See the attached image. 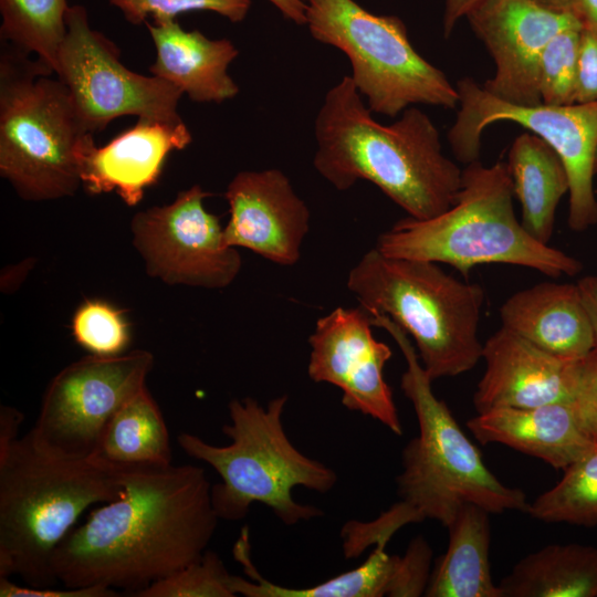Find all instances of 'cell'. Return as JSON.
<instances>
[{"label": "cell", "instance_id": "6da1fadb", "mask_svg": "<svg viewBox=\"0 0 597 597\" xmlns=\"http://www.w3.org/2000/svg\"><path fill=\"white\" fill-rule=\"evenodd\" d=\"M116 471L118 496L91 511L52 555V573L65 587L104 586L135 596L199 558L217 530L202 468Z\"/></svg>", "mask_w": 597, "mask_h": 597}, {"label": "cell", "instance_id": "7a4b0ae2", "mask_svg": "<svg viewBox=\"0 0 597 597\" xmlns=\"http://www.w3.org/2000/svg\"><path fill=\"white\" fill-rule=\"evenodd\" d=\"M314 132V168L339 191L368 180L420 220L442 213L457 200L462 169L443 154L436 125L417 107L383 125L347 75L327 91Z\"/></svg>", "mask_w": 597, "mask_h": 597}, {"label": "cell", "instance_id": "3957f363", "mask_svg": "<svg viewBox=\"0 0 597 597\" xmlns=\"http://www.w3.org/2000/svg\"><path fill=\"white\" fill-rule=\"evenodd\" d=\"M23 415L0 408V576L53 587L51 558L84 511L114 500L116 469L93 459H69L19 438Z\"/></svg>", "mask_w": 597, "mask_h": 597}, {"label": "cell", "instance_id": "277c9868", "mask_svg": "<svg viewBox=\"0 0 597 597\" xmlns=\"http://www.w3.org/2000/svg\"><path fill=\"white\" fill-rule=\"evenodd\" d=\"M371 321L390 334L406 359L400 387L418 420V436L402 449V471L396 478L399 501L392 505L406 524L430 519L447 527L467 504L490 514L525 512L526 494L490 471L446 402L433 394L408 334L386 315L374 313Z\"/></svg>", "mask_w": 597, "mask_h": 597}, {"label": "cell", "instance_id": "5b68a950", "mask_svg": "<svg viewBox=\"0 0 597 597\" xmlns=\"http://www.w3.org/2000/svg\"><path fill=\"white\" fill-rule=\"evenodd\" d=\"M507 164L462 169L455 202L430 219L404 218L381 233L376 249L390 258L444 263L463 275L481 264H512L551 277L573 276L583 264L532 237L516 218Z\"/></svg>", "mask_w": 597, "mask_h": 597}, {"label": "cell", "instance_id": "8992f818", "mask_svg": "<svg viewBox=\"0 0 597 597\" xmlns=\"http://www.w3.org/2000/svg\"><path fill=\"white\" fill-rule=\"evenodd\" d=\"M286 402V395L271 399L265 407L251 397L232 399L228 406L230 422L222 426L230 439L227 446L211 444L189 432L178 434L180 449L209 464L221 478L211 486L220 520H243L253 503L268 506L285 525L324 514L316 506L295 501L292 491L303 486L326 493L335 486L337 474L292 443L283 426Z\"/></svg>", "mask_w": 597, "mask_h": 597}, {"label": "cell", "instance_id": "52a82bcc", "mask_svg": "<svg viewBox=\"0 0 597 597\" xmlns=\"http://www.w3.org/2000/svg\"><path fill=\"white\" fill-rule=\"evenodd\" d=\"M347 287L362 307L388 316L413 338L432 381L467 373L482 359L481 285L438 263L390 258L374 248L350 269Z\"/></svg>", "mask_w": 597, "mask_h": 597}, {"label": "cell", "instance_id": "ba28073f", "mask_svg": "<svg viewBox=\"0 0 597 597\" xmlns=\"http://www.w3.org/2000/svg\"><path fill=\"white\" fill-rule=\"evenodd\" d=\"M39 59L1 41L0 175L25 201L72 197L76 149L88 133L70 92Z\"/></svg>", "mask_w": 597, "mask_h": 597}, {"label": "cell", "instance_id": "9c48e42d", "mask_svg": "<svg viewBox=\"0 0 597 597\" xmlns=\"http://www.w3.org/2000/svg\"><path fill=\"white\" fill-rule=\"evenodd\" d=\"M305 3L311 35L345 53L371 113L396 117L415 104L459 105L457 87L415 50L398 17L374 14L355 0Z\"/></svg>", "mask_w": 597, "mask_h": 597}, {"label": "cell", "instance_id": "30bf717a", "mask_svg": "<svg viewBox=\"0 0 597 597\" xmlns=\"http://www.w3.org/2000/svg\"><path fill=\"white\" fill-rule=\"evenodd\" d=\"M457 91L460 107L448 133L457 159L465 165L479 160L481 135L490 124L516 123L543 138L561 157L569 181V228L579 232L597 223V102L517 105L495 97L471 77L460 80Z\"/></svg>", "mask_w": 597, "mask_h": 597}, {"label": "cell", "instance_id": "8fae6325", "mask_svg": "<svg viewBox=\"0 0 597 597\" xmlns=\"http://www.w3.org/2000/svg\"><path fill=\"white\" fill-rule=\"evenodd\" d=\"M55 74L66 86L77 115L88 133L103 130L121 116L158 121L182 119L181 90L155 75L126 67L118 48L90 25L81 4L66 12V34L60 48Z\"/></svg>", "mask_w": 597, "mask_h": 597}, {"label": "cell", "instance_id": "7c38bea8", "mask_svg": "<svg viewBox=\"0 0 597 597\" xmlns=\"http://www.w3.org/2000/svg\"><path fill=\"white\" fill-rule=\"evenodd\" d=\"M155 364L147 350L116 356L87 355L50 381L33 428L28 432L46 452L91 459L114 415L146 388Z\"/></svg>", "mask_w": 597, "mask_h": 597}, {"label": "cell", "instance_id": "4fadbf2b", "mask_svg": "<svg viewBox=\"0 0 597 597\" xmlns=\"http://www.w3.org/2000/svg\"><path fill=\"white\" fill-rule=\"evenodd\" d=\"M211 196L199 185L165 206L138 211L130 221L133 244L146 273L164 283L220 290L238 276L242 260L227 244L220 218L207 211Z\"/></svg>", "mask_w": 597, "mask_h": 597}, {"label": "cell", "instance_id": "5bb4252c", "mask_svg": "<svg viewBox=\"0 0 597 597\" xmlns=\"http://www.w3.org/2000/svg\"><path fill=\"white\" fill-rule=\"evenodd\" d=\"M371 315L360 305L336 307L317 320L308 337V377L342 391V404L402 434L392 391L384 377L391 348L371 332Z\"/></svg>", "mask_w": 597, "mask_h": 597}, {"label": "cell", "instance_id": "9a60e30c", "mask_svg": "<svg viewBox=\"0 0 597 597\" xmlns=\"http://www.w3.org/2000/svg\"><path fill=\"white\" fill-rule=\"evenodd\" d=\"M465 18L495 63V73L483 88L517 105L542 103L538 69L551 39L567 29H582L573 13L532 0H479Z\"/></svg>", "mask_w": 597, "mask_h": 597}, {"label": "cell", "instance_id": "2e32d148", "mask_svg": "<svg viewBox=\"0 0 597 597\" xmlns=\"http://www.w3.org/2000/svg\"><path fill=\"white\" fill-rule=\"evenodd\" d=\"M232 552L249 579L231 575L230 589L234 596L244 597L425 596L433 555L427 540L417 536L402 556L388 554L385 546H374L366 561L350 570L313 586L287 587L270 582L256 569L251 558L247 526L242 527Z\"/></svg>", "mask_w": 597, "mask_h": 597}, {"label": "cell", "instance_id": "e0dca14e", "mask_svg": "<svg viewBox=\"0 0 597 597\" xmlns=\"http://www.w3.org/2000/svg\"><path fill=\"white\" fill-rule=\"evenodd\" d=\"M224 240L280 264L294 265L310 230V210L279 169L238 172L226 190Z\"/></svg>", "mask_w": 597, "mask_h": 597}, {"label": "cell", "instance_id": "ac0fdd59", "mask_svg": "<svg viewBox=\"0 0 597 597\" xmlns=\"http://www.w3.org/2000/svg\"><path fill=\"white\" fill-rule=\"evenodd\" d=\"M482 359L485 369L473 395L478 413L575 399L582 358L556 356L501 326L483 344Z\"/></svg>", "mask_w": 597, "mask_h": 597}, {"label": "cell", "instance_id": "d6986e66", "mask_svg": "<svg viewBox=\"0 0 597 597\" xmlns=\"http://www.w3.org/2000/svg\"><path fill=\"white\" fill-rule=\"evenodd\" d=\"M192 135L182 119L138 118L109 143L97 146L92 133L80 140L76 157L81 184L90 195L116 192L129 207L138 205L154 185L168 155L182 150Z\"/></svg>", "mask_w": 597, "mask_h": 597}, {"label": "cell", "instance_id": "ffe728a7", "mask_svg": "<svg viewBox=\"0 0 597 597\" xmlns=\"http://www.w3.org/2000/svg\"><path fill=\"white\" fill-rule=\"evenodd\" d=\"M467 426L482 444L501 443L563 471L597 446L573 402L495 408Z\"/></svg>", "mask_w": 597, "mask_h": 597}, {"label": "cell", "instance_id": "44dd1931", "mask_svg": "<svg viewBox=\"0 0 597 597\" xmlns=\"http://www.w3.org/2000/svg\"><path fill=\"white\" fill-rule=\"evenodd\" d=\"M502 326L567 359H580L595 346L591 323L572 283L542 282L510 296L500 307Z\"/></svg>", "mask_w": 597, "mask_h": 597}, {"label": "cell", "instance_id": "7402d4cb", "mask_svg": "<svg viewBox=\"0 0 597 597\" xmlns=\"http://www.w3.org/2000/svg\"><path fill=\"white\" fill-rule=\"evenodd\" d=\"M156 57L149 72L196 103H222L239 93L228 73L239 51L229 39H210L199 30L187 31L174 21L145 23Z\"/></svg>", "mask_w": 597, "mask_h": 597}, {"label": "cell", "instance_id": "603a6c76", "mask_svg": "<svg viewBox=\"0 0 597 597\" xmlns=\"http://www.w3.org/2000/svg\"><path fill=\"white\" fill-rule=\"evenodd\" d=\"M490 513L464 505L447 526L449 542L437 561L425 596L427 597H503L492 580L489 551Z\"/></svg>", "mask_w": 597, "mask_h": 597}, {"label": "cell", "instance_id": "cb8c5ba5", "mask_svg": "<svg viewBox=\"0 0 597 597\" xmlns=\"http://www.w3.org/2000/svg\"><path fill=\"white\" fill-rule=\"evenodd\" d=\"M506 164L522 208V226L536 240L548 244L557 206L569 191L561 157L540 136L523 133L512 143Z\"/></svg>", "mask_w": 597, "mask_h": 597}, {"label": "cell", "instance_id": "d4e9b609", "mask_svg": "<svg viewBox=\"0 0 597 597\" xmlns=\"http://www.w3.org/2000/svg\"><path fill=\"white\" fill-rule=\"evenodd\" d=\"M499 587L503 597H597V547H542L520 559Z\"/></svg>", "mask_w": 597, "mask_h": 597}, {"label": "cell", "instance_id": "484cf974", "mask_svg": "<svg viewBox=\"0 0 597 597\" xmlns=\"http://www.w3.org/2000/svg\"><path fill=\"white\" fill-rule=\"evenodd\" d=\"M91 459L114 469L172 464L167 425L147 387L114 415Z\"/></svg>", "mask_w": 597, "mask_h": 597}, {"label": "cell", "instance_id": "4316f807", "mask_svg": "<svg viewBox=\"0 0 597 597\" xmlns=\"http://www.w3.org/2000/svg\"><path fill=\"white\" fill-rule=\"evenodd\" d=\"M69 7L67 0H0L1 41L34 54L55 73Z\"/></svg>", "mask_w": 597, "mask_h": 597}, {"label": "cell", "instance_id": "83f0119b", "mask_svg": "<svg viewBox=\"0 0 597 597\" xmlns=\"http://www.w3.org/2000/svg\"><path fill=\"white\" fill-rule=\"evenodd\" d=\"M525 513L545 523L597 525V446L568 465L552 489L528 503Z\"/></svg>", "mask_w": 597, "mask_h": 597}, {"label": "cell", "instance_id": "f1b7e54d", "mask_svg": "<svg viewBox=\"0 0 597 597\" xmlns=\"http://www.w3.org/2000/svg\"><path fill=\"white\" fill-rule=\"evenodd\" d=\"M231 575L220 556L207 549L199 558L135 594L136 597H234Z\"/></svg>", "mask_w": 597, "mask_h": 597}, {"label": "cell", "instance_id": "f546056e", "mask_svg": "<svg viewBox=\"0 0 597 597\" xmlns=\"http://www.w3.org/2000/svg\"><path fill=\"white\" fill-rule=\"evenodd\" d=\"M75 342L92 355H121L129 344L130 334L121 311L101 300H87L72 318Z\"/></svg>", "mask_w": 597, "mask_h": 597}, {"label": "cell", "instance_id": "4dcf8cb0", "mask_svg": "<svg viewBox=\"0 0 597 597\" xmlns=\"http://www.w3.org/2000/svg\"><path fill=\"white\" fill-rule=\"evenodd\" d=\"M580 28L567 29L551 39L540 61L538 92L548 105L575 103V83Z\"/></svg>", "mask_w": 597, "mask_h": 597}, {"label": "cell", "instance_id": "1f68e13d", "mask_svg": "<svg viewBox=\"0 0 597 597\" xmlns=\"http://www.w3.org/2000/svg\"><path fill=\"white\" fill-rule=\"evenodd\" d=\"M127 22L138 25L150 17L154 23L176 20L179 14L192 11H211L239 23L245 19L251 0H108Z\"/></svg>", "mask_w": 597, "mask_h": 597}, {"label": "cell", "instance_id": "d6a6232c", "mask_svg": "<svg viewBox=\"0 0 597 597\" xmlns=\"http://www.w3.org/2000/svg\"><path fill=\"white\" fill-rule=\"evenodd\" d=\"M573 404L586 431L597 444V346L579 360Z\"/></svg>", "mask_w": 597, "mask_h": 597}, {"label": "cell", "instance_id": "836d02e7", "mask_svg": "<svg viewBox=\"0 0 597 597\" xmlns=\"http://www.w3.org/2000/svg\"><path fill=\"white\" fill-rule=\"evenodd\" d=\"M597 102V32L582 29L575 83V103Z\"/></svg>", "mask_w": 597, "mask_h": 597}, {"label": "cell", "instance_id": "e575fe53", "mask_svg": "<svg viewBox=\"0 0 597 597\" xmlns=\"http://www.w3.org/2000/svg\"><path fill=\"white\" fill-rule=\"evenodd\" d=\"M118 591L104 586H86L59 589L54 587L20 586L10 577L0 576L1 597H115Z\"/></svg>", "mask_w": 597, "mask_h": 597}, {"label": "cell", "instance_id": "d590c367", "mask_svg": "<svg viewBox=\"0 0 597 597\" xmlns=\"http://www.w3.org/2000/svg\"><path fill=\"white\" fill-rule=\"evenodd\" d=\"M577 286L588 313L597 346V275H587L580 279Z\"/></svg>", "mask_w": 597, "mask_h": 597}, {"label": "cell", "instance_id": "8d00e7d4", "mask_svg": "<svg viewBox=\"0 0 597 597\" xmlns=\"http://www.w3.org/2000/svg\"><path fill=\"white\" fill-rule=\"evenodd\" d=\"M479 0H446L443 14V33L449 36L457 22L467 17Z\"/></svg>", "mask_w": 597, "mask_h": 597}, {"label": "cell", "instance_id": "74e56055", "mask_svg": "<svg viewBox=\"0 0 597 597\" xmlns=\"http://www.w3.org/2000/svg\"><path fill=\"white\" fill-rule=\"evenodd\" d=\"M572 12L582 29L597 32V0H574Z\"/></svg>", "mask_w": 597, "mask_h": 597}, {"label": "cell", "instance_id": "f35d334b", "mask_svg": "<svg viewBox=\"0 0 597 597\" xmlns=\"http://www.w3.org/2000/svg\"><path fill=\"white\" fill-rule=\"evenodd\" d=\"M272 3L284 18L303 25L306 24V3L305 0H268Z\"/></svg>", "mask_w": 597, "mask_h": 597}, {"label": "cell", "instance_id": "ab89813d", "mask_svg": "<svg viewBox=\"0 0 597 597\" xmlns=\"http://www.w3.org/2000/svg\"><path fill=\"white\" fill-rule=\"evenodd\" d=\"M533 2L559 12H570L573 13L574 0H532Z\"/></svg>", "mask_w": 597, "mask_h": 597}, {"label": "cell", "instance_id": "60d3db41", "mask_svg": "<svg viewBox=\"0 0 597 597\" xmlns=\"http://www.w3.org/2000/svg\"><path fill=\"white\" fill-rule=\"evenodd\" d=\"M594 169H595V174H597V146H596V150H595Z\"/></svg>", "mask_w": 597, "mask_h": 597}]
</instances>
